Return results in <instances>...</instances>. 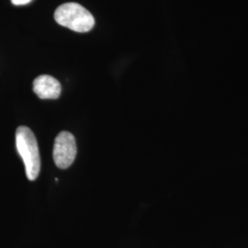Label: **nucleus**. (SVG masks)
<instances>
[{"label":"nucleus","instance_id":"nucleus-1","mask_svg":"<svg viewBox=\"0 0 248 248\" xmlns=\"http://www.w3.org/2000/svg\"><path fill=\"white\" fill-rule=\"evenodd\" d=\"M16 146L23 160L27 177L35 180L41 170V158L38 142L32 131L26 126H19L16 131Z\"/></svg>","mask_w":248,"mask_h":248},{"label":"nucleus","instance_id":"nucleus-2","mask_svg":"<svg viewBox=\"0 0 248 248\" xmlns=\"http://www.w3.org/2000/svg\"><path fill=\"white\" fill-rule=\"evenodd\" d=\"M54 19L61 26L77 32H88L95 25V18L78 3H65L54 12Z\"/></svg>","mask_w":248,"mask_h":248},{"label":"nucleus","instance_id":"nucleus-3","mask_svg":"<svg viewBox=\"0 0 248 248\" xmlns=\"http://www.w3.org/2000/svg\"><path fill=\"white\" fill-rule=\"evenodd\" d=\"M77 153V142L72 133L61 132L56 136L53 145V156L57 168L68 169L74 163Z\"/></svg>","mask_w":248,"mask_h":248},{"label":"nucleus","instance_id":"nucleus-4","mask_svg":"<svg viewBox=\"0 0 248 248\" xmlns=\"http://www.w3.org/2000/svg\"><path fill=\"white\" fill-rule=\"evenodd\" d=\"M33 91L42 99H55L60 97L62 87L53 77L42 75L33 81Z\"/></svg>","mask_w":248,"mask_h":248},{"label":"nucleus","instance_id":"nucleus-5","mask_svg":"<svg viewBox=\"0 0 248 248\" xmlns=\"http://www.w3.org/2000/svg\"><path fill=\"white\" fill-rule=\"evenodd\" d=\"M31 1L32 0H11L12 4L15 6H23V5H27L29 4Z\"/></svg>","mask_w":248,"mask_h":248}]
</instances>
